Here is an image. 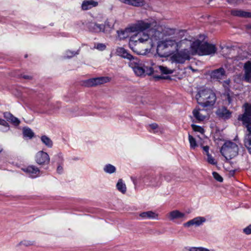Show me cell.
<instances>
[{"mask_svg":"<svg viewBox=\"0 0 251 251\" xmlns=\"http://www.w3.org/2000/svg\"><path fill=\"white\" fill-rule=\"evenodd\" d=\"M129 45L131 49L137 54L146 55L151 51L153 41L147 34L139 32L131 37Z\"/></svg>","mask_w":251,"mask_h":251,"instance_id":"cell-1","label":"cell"},{"mask_svg":"<svg viewBox=\"0 0 251 251\" xmlns=\"http://www.w3.org/2000/svg\"><path fill=\"white\" fill-rule=\"evenodd\" d=\"M197 102L204 107L212 106L215 104L216 96L212 90L205 89L201 90L196 96Z\"/></svg>","mask_w":251,"mask_h":251,"instance_id":"cell-2","label":"cell"},{"mask_svg":"<svg viewBox=\"0 0 251 251\" xmlns=\"http://www.w3.org/2000/svg\"><path fill=\"white\" fill-rule=\"evenodd\" d=\"M178 50V44L174 40L162 41L157 47L158 54L161 57H167L174 54Z\"/></svg>","mask_w":251,"mask_h":251,"instance_id":"cell-3","label":"cell"},{"mask_svg":"<svg viewBox=\"0 0 251 251\" xmlns=\"http://www.w3.org/2000/svg\"><path fill=\"white\" fill-rule=\"evenodd\" d=\"M238 150V147L237 144L228 141L223 145L221 149V153L224 158L230 160L237 156Z\"/></svg>","mask_w":251,"mask_h":251,"instance_id":"cell-4","label":"cell"},{"mask_svg":"<svg viewBox=\"0 0 251 251\" xmlns=\"http://www.w3.org/2000/svg\"><path fill=\"white\" fill-rule=\"evenodd\" d=\"M111 81V79L109 77H100L84 81H82L81 85L85 87L96 86L107 83Z\"/></svg>","mask_w":251,"mask_h":251,"instance_id":"cell-5","label":"cell"},{"mask_svg":"<svg viewBox=\"0 0 251 251\" xmlns=\"http://www.w3.org/2000/svg\"><path fill=\"white\" fill-rule=\"evenodd\" d=\"M216 51V48L215 45L207 42H205L201 43L198 50L197 54L199 55H210L214 54Z\"/></svg>","mask_w":251,"mask_h":251,"instance_id":"cell-6","label":"cell"},{"mask_svg":"<svg viewBox=\"0 0 251 251\" xmlns=\"http://www.w3.org/2000/svg\"><path fill=\"white\" fill-rule=\"evenodd\" d=\"M191 53L187 51H177L173 55L171 59L174 62L177 63H184L191 59Z\"/></svg>","mask_w":251,"mask_h":251,"instance_id":"cell-7","label":"cell"},{"mask_svg":"<svg viewBox=\"0 0 251 251\" xmlns=\"http://www.w3.org/2000/svg\"><path fill=\"white\" fill-rule=\"evenodd\" d=\"M251 108L250 104L246 103L244 105V113L240 118V120L245 125L249 133H251Z\"/></svg>","mask_w":251,"mask_h":251,"instance_id":"cell-8","label":"cell"},{"mask_svg":"<svg viewBox=\"0 0 251 251\" xmlns=\"http://www.w3.org/2000/svg\"><path fill=\"white\" fill-rule=\"evenodd\" d=\"M150 26L151 25L150 23L140 21L138 22L131 25L126 30L128 33L135 32H142L143 30H146L147 29L149 28Z\"/></svg>","mask_w":251,"mask_h":251,"instance_id":"cell-9","label":"cell"},{"mask_svg":"<svg viewBox=\"0 0 251 251\" xmlns=\"http://www.w3.org/2000/svg\"><path fill=\"white\" fill-rule=\"evenodd\" d=\"M35 160L39 165H46L49 163L50 158L47 154L43 151H40L36 154Z\"/></svg>","mask_w":251,"mask_h":251,"instance_id":"cell-10","label":"cell"},{"mask_svg":"<svg viewBox=\"0 0 251 251\" xmlns=\"http://www.w3.org/2000/svg\"><path fill=\"white\" fill-rule=\"evenodd\" d=\"M193 115L198 120L200 121H206L209 119V114L207 111L204 109H196L193 111Z\"/></svg>","mask_w":251,"mask_h":251,"instance_id":"cell-11","label":"cell"},{"mask_svg":"<svg viewBox=\"0 0 251 251\" xmlns=\"http://www.w3.org/2000/svg\"><path fill=\"white\" fill-rule=\"evenodd\" d=\"M216 115L222 119H229L232 117V112L225 107H221L217 110L216 112Z\"/></svg>","mask_w":251,"mask_h":251,"instance_id":"cell-12","label":"cell"},{"mask_svg":"<svg viewBox=\"0 0 251 251\" xmlns=\"http://www.w3.org/2000/svg\"><path fill=\"white\" fill-rule=\"evenodd\" d=\"M206 221V219L202 217L195 218L191 221H188L184 224L185 227H190L191 226H200Z\"/></svg>","mask_w":251,"mask_h":251,"instance_id":"cell-13","label":"cell"},{"mask_svg":"<svg viewBox=\"0 0 251 251\" xmlns=\"http://www.w3.org/2000/svg\"><path fill=\"white\" fill-rule=\"evenodd\" d=\"M211 77L213 79H222L226 75L225 71L223 68H220L219 69L213 71L211 74Z\"/></svg>","mask_w":251,"mask_h":251,"instance_id":"cell-14","label":"cell"},{"mask_svg":"<svg viewBox=\"0 0 251 251\" xmlns=\"http://www.w3.org/2000/svg\"><path fill=\"white\" fill-rule=\"evenodd\" d=\"M203 43V41L200 39L196 40L194 42H192L191 44V54L195 55L197 54V52L199 48L200 47L201 43Z\"/></svg>","mask_w":251,"mask_h":251,"instance_id":"cell-15","label":"cell"},{"mask_svg":"<svg viewBox=\"0 0 251 251\" xmlns=\"http://www.w3.org/2000/svg\"><path fill=\"white\" fill-rule=\"evenodd\" d=\"M232 15L242 18H251V13L250 12L243 11V10H233L231 11Z\"/></svg>","mask_w":251,"mask_h":251,"instance_id":"cell-16","label":"cell"},{"mask_svg":"<svg viewBox=\"0 0 251 251\" xmlns=\"http://www.w3.org/2000/svg\"><path fill=\"white\" fill-rule=\"evenodd\" d=\"M98 5V3L93 1H86L82 3V8L83 10H87L93 8Z\"/></svg>","mask_w":251,"mask_h":251,"instance_id":"cell-17","label":"cell"},{"mask_svg":"<svg viewBox=\"0 0 251 251\" xmlns=\"http://www.w3.org/2000/svg\"><path fill=\"white\" fill-rule=\"evenodd\" d=\"M121 2L127 5L137 7H142L145 4V2L143 1H121Z\"/></svg>","mask_w":251,"mask_h":251,"instance_id":"cell-18","label":"cell"},{"mask_svg":"<svg viewBox=\"0 0 251 251\" xmlns=\"http://www.w3.org/2000/svg\"><path fill=\"white\" fill-rule=\"evenodd\" d=\"M117 54L120 56H122V58L125 59H128V60H132L133 58L132 55L128 54L126 50L123 48H118L117 50Z\"/></svg>","mask_w":251,"mask_h":251,"instance_id":"cell-19","label":"cell"},{"mask_svg":"<svg viewBox=\"0 0 251 251\" xmlns=\"http://www.w3.org/2000/svg\"><path fill=\"white\" fill-rule=\"evenodd\" d=\"M244 69L245 71V79L247 81L249 82L250 80V74L251 71V63L250 61L246 62L244 65Z\"/></svg>","mask_w":251,"mask_h":251,"instance_id":"cell-20","label":"cell"},{"mask_svg":"<svg viewBox=\"0 0 251 251\" xmlns=\"http://www.w3.org/2000/svg\"><path fill=\"white\" fill-rule=\"evenodd\" d=\"M4 116L7 120L10 122L11 123H13L14 124L16 125H18L19 124V121L18 120V119L16 118V117H15L13 115H12L10 113L5 112L4 113Z\"/></svg>","mask_w":251,"mask_h":251,"instance_id":"cell-21","label":"cell"},{"mask_svg":"<svg viewBox=\"0 0 251 251\" xmlns=\"http://www.w3.org/2000/svg\"><path fill=\"white\" fill-rule=\"evenodd\" d=\"M23 133L24 138L27 139H30L34 136V133L29 128L25 127L23 130Z\"/></svg>","mask_w":251,"mask_h":251,"instance_id":"cell-22","label":"cell"},{"mask_svg":"<svg viewBox=\"0 0 251 251\" xmlns=\"http://www.w3.org/2000/svg\"><path fill=\"white\" fill-rule=\"evenodd\" d=\"M169 218L171 219H175L180 218L184 217V213L178 211H174L171 212L168 214Z\"/></svg>","mask_w":251,"mask_h":251,"instance_id":"cell-23","label":"cell"},{"mask_svg":"<svg viewBox=\"0 0 251 251\" xmlns=\"http://www.w3.org/2000/svg\"><path fill=\"white\" fill-rule=\"evenodd\" d=\"M117 188L118 191L122 193H125L126 192V186L122 180H120L117 184Z\"/></svg>","mask_w":251,"mask_h":251,"instance_id":"cell-24","label":"cell"},{"mask_svg":"<svg viewBox=\"0 0 251 251\" xmlns=\"http://www.w3.org/2000/svg\"><path fill=\"white\" fill-rule=\"evenodd\" d=\"M27 172L32 175H37L39 173L40 171L39 168L34 166H29L28 167Z\"/></svg>","mask_w":251,"mask_h":251,"instance_id":"cell-25","label":"cell"},{"mask_svg":"<svg viewBox=\"0 0 251 251\" xmlns=\"http://www.w3.org/2000/svg\"><path fill=\"white\" fill-rule=\"evenodd\" d=\"M140 216L142 217L146 218H157L158 217V215L157 213L154 212H146L142 213L140 215Z\"/></svg>","mask_w":251,"mask_h":251,"instance_id":"cell-26","label":"cell"},{"mask_svg":"<svg viewBox=\"0 0 251 251\" xmlns=\"http://www.w3.org/2000/svg\"><path fill=\"white\" fill-rule=\"evenodd\" d=\"M41 140L44 144L49 148H51L53 146V142L49 138L47 137L46 136H42L41 138Z\"/></svg>","mask_w":251,"mask_h":251,"instance_id":"cell-27","label":"cell"},{"mask_svg":"<svg viewBox=\"0 0 251 251\" xmlns=\"http://www.w3.org/2000/svg\"><path fill=\"white\" fill-rule=\"evenodd\" d=\"M133 69L135 74L138 76H141L145 73V70L141 67L135 66L133 68Z\"/></svg>","mask_w":251,"mask_h":251,"instance_id":"cell-28","label":"cell"},{"mask_svg":"<svg viewBox=\"0 0 251 251\" xmlns=\"http://www.w3.org/2000/svg\"><path fill=\"white\" fill-rule=\"evenodd\" d=\"M104 171L108 173L109 174L113 173L116 171V168H115V167L111 165H106L104 167Z\"/></svg>","mask_w":251,"mask_h":251,"instance_id":"cell-29","label":"cell"},{"mask_svg":"<svg viewBox=\"0 0 251 251\" xmlns=\"http://www.w3.org/2000/svg\"><path fill=\"white\" fill-rule=\"evenodd\" d=\"M245 145L249 153H250V151H251V134H250V133H249V134H247L246 136L245 139Z\"/></svg>","mask_w":251,"mask_h":251,"instance_id":"cell-30","label":"cell"},{"mask_svg":"<svg viewBox=\"0 0 251 251\" xmlns=\"http://www.w3.org/2000/svg\"><path fill=\"white\" fill-rule=\"evenodd\" d=\"M160 71L162 72L163 74L165 75H169L172 73L173 72V70H170L168 69V68L166 67L163 66H159Z\"/></svg>","mask_w":251,"mask_h":251,"instance_id":"cell-31","label":"cell"},{"mask_svg":"<svg viewBox=\"0 0 251 251\" xmlns=\"http://www.w3.org/2000/svg\"><path fill=\"white\" fill-rule=\"evenodd\" d=\"M189 141L190 142L191 148L192 149H195L197 147V143L196 140L191 135H189Z\"/></svg>","mask_w":251,"mask_h":251,"instance_id":"cell-32","label":"cell"},{"mask_svg":"<svg viewBox=\"0 0 251 251\" xmlns=\"http://www.w3.org/2000/svg\"><path fill=\"white\" fill-rule=\"evenodd\" d=\"M191 127L193 131H195V132H198V133H202V134H203V133H205V130H204V128L201 127L199 126L195 125H192Z\"/></svg>","mask_w":251,"mask_h":251,"instance_id":"cell-33","label":"cell"},{"mask_svg":"<svg viewBox=\"0 0 251 251\" xmlns=\"http://www.w3.org/2000/svg\"><path fill=\"white\" fill-rule=\"evenodd\" d=\"M213 176L214 177V179L216 180L217 181L219 182H223V179L222 176L220 175L218 173L216 172H213L212 173Z\"/></svg>","mask_w":251,"mask_h":251,"instance_id":"cell-34","label":"cell"},{"mask_svg":"<svg viewBox=\"0 0 251 251\" xmlns=\"http://www.w3.org/2000/svg\"><path fill=\"white\" fill-rule=\"evenodd\" d=\"M188 250L189 251H210L208 249L203 247H191Z\"/></svg>","mask_w":251,"mask_h":251,"instance_id":"cell-35","label":"cell"},{"mask_svg":"<svg viewBox=\"0 0 251 251\" xmlns=\"http://www.w3.org/2000/svg\"><path fill=\"white\" fill-rule=\"evenodd\" d=\"M243 232H244V233L245 234H248V235H249V234H251V225H249V226L247 227H246L245 229H244V230H243Z\"/></svg>","mask_w":251,"mask_h":251,"instance_id":"cell-36","label":"cell"},{"mask_svg":"<svg viewBox=\"0 0 251 251\" xmlns=\"http://www.w3.org/2000/svg\"><path fill=\"white\" fill-rule=\"evenodd\" d=\"M106 46L104 44H99L97 45L96 48L98 50H100V51H103L104 49L106 48Z\"/></svg>","mask_w":251,"mask_h":251,"instance_id":"cell-37","label":"cell"},{"mask_svg":"<svg viewBox=\"0 0 251 251\" xmlns=\"http://www.w3.org/2000/svg\"><path fill=\"white\" fill-rule=\"evenodd\" d=\"M208 162L211 163L212 165H215L216 164V161L214 160V159L212 157H211V155H208V159H207Z\"/></svg>","mask_w":251,"mask_h":251,"instance_id":"cell-38","label":"cell"},{"mask_svg":"<svg viewBox=\"0 0 251 251\" xmlns=\"http://www.w3.org/2000/svg\"><path fill=\"white\" fill-rule=\"evenodd\" d=\"M150 126L153 129H155V128H157L158 127V125L156 124H152V125H150Z\"/></svg>","mask_w":251,"mask_h":251,"instance_id":"cell-39","label":"cell"},{"mask_svg":"<svg viewBox=\"0 0 251 251\" xmlns=\"http://www.w3.org/2000/svg\"><path fill=\"white\" fill-rule=\"evenodd\" d=\"M58 172L59 173V174H61L62 173V171H63V169H62V167L61 166H59L58 168Z\"/></svg>","mask_w":251,"mask_h":251,"instance_id":"cell-40","label":"cell"},{"mask_svg":"<svg viewBox=\"0 0 251 251\" xmlns=\"http://www.w3.org/2000/svg\"><path fill=\"white\" fill-rule=\"evenodd\" d=\"M204 150H205L206 152L207 153V154L208 153V150H209V147L208 146H205L204 147Z\"/></svg>","mask_w":251,"mask_h":251,"instance_id":"cell-41","label":"cell"},{"mask_svg":"<svg viewBox=\"0 0 251 251\" xmlns=\"http://www.w3.org/2000/svg\"><path fill=\"white\" fill-rule=\"evenodd\" d=\"M3 149L2 146L1 145V144H0V153H1V152L2 151H3Z\"/></svg>","mask_w":251,"mask_h":251,"instance_id":"cell-42","label":"cell"}]
</instances>
